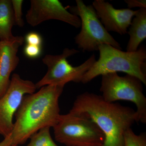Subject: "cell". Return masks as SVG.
I'll list each match as a JSON object with an SVG mask.
<instances>
[{"label":"cell","instance_id":"10","mask_svg":"<svg viewBox=\"0 0 146 146\" xmlns=\"http://www.w3.org/2000/svg\"><path fill=\"white\" fill-rule=\"evenodd\" d=\"M92 5L105 28L120 35L127 34L131 21L137 10L129 8L117 9L104 0H95Z\"/></svg>","mask_w":146,"mask_h":146},{"label":"cell","instance_id":"5","mask_svg":"<svg viewBox=\"0 0 146 146\" xmlns=\"http://www.w3.org/2000/svg\"><path fill=\"white\" fill-rule=\"evenodd\" d=\"M76 1V5L70 9L81 21V31L75 38L78 48L83 52H93L98 51L100 45L107 44L122 50L119 43L105 28L93 5H86L82 0Z\"/></svg>","mask_w":146,"mask_h":146},{"label":"cell","instance_id":"15","mask_svg":"<svg viewBox=\"0 0 146 146\" xmlns=\"http://www.w3.org/2000/svg\"><path fill=\"white\" fill-rule=\"evenodd\" d=\"M124 146H146V133L137 135L131 128L128 129L124 134Z\"/></svg>","mask_w":146,"mask_h":146},{"label":"cell","instance_id":"3","mask_svg":"<svg viewBox=\"0 0 146 146\" xmlns=\"http://www.w3.org/2000/svg\"><path fill=\"white\" fill-rule=\"evenodd\" d=\"M100 56L84 75L81 82L86 84L98 76L111 73L123 72L139 79L146 85V50L140 47L136 52H128L110 45L98 47Z\"/></svg>","mask_w":146,"mask_h":146},{"label":"cell","instance_id":"7","mask_svg":"<svg viewBox=\"0 0 146 146\" xmlns=\"http://www.w3.org/2000/svg\"><path fill=\"white\" fill-rule=\"evenodd\" d=\"M79 51L75 49L65 48L61 54H48L42 59L43 63L48 67V71L42 79L35 84L36 89L47 85H63L70 82H81L85 73L96 61L94 54L78 66H73L68 58Z\"/></svg>","mask_w":146,"mask_h":146},{"label":"cell","instance_id":"14","mask_svg":"<svg viewBox=\"0 0 146 146\" xmlns=\"http://www.w3.org/2000/svg\"><path fill=\"white\" fill-rule=\"evenodd\" d=\"M50 128H43L33 134L30 138V141L26 146H58L51 136Z\"/></svg>","mask_w":146,"mask_h":146},{"label":"cell","instance_id":"2","mask_svg":"<svg viewBox=\"0 0 146 146\" xmlns=\"http://www.w3.org/2000/svg\"><path fill=\"white\" fill-rule=\"evenodd\" d=\"M69 113L83 115L94 121L104 134L102 146H124L126 131L139 122L133 108L106 101L101 95L88 92L77 97Z\"/></svg>","mask_w":146,"mask_h":146},{"label":"cell","instance_id":"21","mask_svg":"<svg viewBox=\"0 0 146 146\" xmlns=\"http://www.w3.org/2000/svg\"><path fill=\"white\" fill-rule=\"evenodd\" d=\"M16 146H19V145H16Z\"/></svg>","mask_w":146,"mask_h":146},{"label":"cell","instance_id":"9","mask_svg":"<svg viewBox=\"0 0 146 146\" xmlns=\"http://www.w3.org/2000/svg\"><path fill=\"white\" fill-rule=\"evenodd\" d=\"M26 18L33 27L50 20L62 21L76 28L81 26L78 16L68 11L58 0H31Z\"/></svg>","mask_w":146,"mask_h":146},{"label":"cell","instance_id":"4","mask_svg":"<svg viewBox=\"0 0 146 146\" xmlns=\"http://www.w3.org/2000/svg\"><path fill=\"white\" fill-rule=\"evenodd\" d=\"M53 128L56 141L66 146H102L104 143L103 132L83 115H60Z\"/></svg>","mask_w":146,"mask_h":146},{"label":"cell","instance_id":"8","mask_svg":"<svg viewBox=\"0 0 146 146\" xmlns=\"http://www.w3.org/2000/svg\"><path fill=\"white\" fill-rule=\"evenodd\" d=\"M36 89L35 84L23 79L17 74L12 75L7 91L0 98V135L8 137L13 130V116L27 94H33Z\"/></svg>","mask_w":146,"mask_h":146},{"label":"cell","instance_id":"17","mask_svg":"<svg viewBox=\"0 0 146 146\" xmlns=\"http://www.w3.org/2000/svg\"><path fill=\"white\" fill-rule=\"evenodd\" d=\"M42 52L41 46L27 44L24 48V53L28 57L35 58L38 57Z\"/></svg>","mask_w":146,"mask_h":146},{"label":"cell","instance_id":"1","mask_svg":"<svg viewBox=\"0 0 146 146\" xmlns=\"http://www.w3.org/2000/svg\"><path fill=\"white\" fill-rule=\"evenodd\" d=\"M64 87L47 85L24 97L15 115L13 130L8 136L12 145H23L41 129L53 127L57 123L60 115L58 101Z\"/></svg>","mask_w":146,"mask_h":146},{"label":"cell","instance_id":"18","mask_svg":"<svg viewBox=\"0 0 146 146\" xmlns=\"http://www.w3.org/2000/svg\"><path fill=\"white\" fill-rule=\"evenodd\" d=\"M27 44L41 46L42 39L40 35L35 32H31L28 33L25 38Z\"/></svg>","mask_w":146,"mask_h":146},{"label":"cell","instance_id":"20","mask_svg":"<svg viewBox=\"0 0 146 146\" xmlns=\"http://www.w3.org/2000/svg\"><path fill=\"white\" fill-rule=\"evenodd\" d=\"M0 146H13L9 137H6L3 140L0 142Z\"/></svg>","mask_w":146,"mask_h":146},{"label":"cell","instance_id":"11","mask_svg":"<svg viewBox=\"0 0 146 146\" xmlns=\"http://www.w3.org/2000/svg\"><path fill=\"white\" fill-rule=\"evenodd\" d=\"M24 41L23 36H14L10 40L0 41V98L7 91L11 73L19 63L17 52Z\"/></svg>","mask_w":146,"mask_h":146},{"label":"cell","instance_id":"16","mask_svg":"<svg viewBox=\"0 0 146 146\" xmlns=\"http://www.w3.org/2000/svg\"><path fill=\"white\" fill-rule=\"evenodd\" d=\"M15 25L20 27H23L25 25L22 16V5L23 1L22 0H11Z\"/></svg>","mask_w":146,"mask_h":146},{"label":"cell","instance_id":"12","mask_svg":"<svg viewBox=\"0 0 146 146\" xmlns=\"http://www.w3.org/2000/svg\"><path fill=\"white\" fill-rule=\"evenodd\" d=\"M127 33L129 35L126 51L134 52L138 50L140 44L146 38V8L137 10Z\"/></svg>","mask_w":146,"mask_h":146},{"label":"cell","instance_id":"19","mask_svg":"<svg viewBox=\"0 0 146 146\" xmlns=\"http://www.w3.org/2000/svg\"><path fill=\"white\" fill-rule=\"evenodd\" d=\"M125 2L127 5L129 9L138 7L140 8H146L145 0H125Z\"/></svg>","mask_w":146,"mask_h":146},{"label":"cell","instance_id":"13","mask_svg":"<svg viewBox=\"0 0 146 146\" xmlns=\"http://www.w3.org/2000/svg\"><path fill=\"white\" fill-rule=\"evenodd\" d=\"M15 25L11 1L0 0V41L13 38L12 29Z\"/></svg>","mask_w":146,"mask_h":146},{"label":"cell","instance_id":"6","mask_svg":"<svg viewBox=\"0 0 146 146\" xmlns=\"http://www.w3.org/2000/svg\"><path fill=\"white\" fill-rule=\"evenodd\" d=\"M100 91L106 101L119 100L133 103L136 107L138 122L146 123V98L143 93V83L137 78L126 74L121 76L117 73L102 75Z\"/></svg>","mask_w":146,"mask_h":146}]
</instances>
